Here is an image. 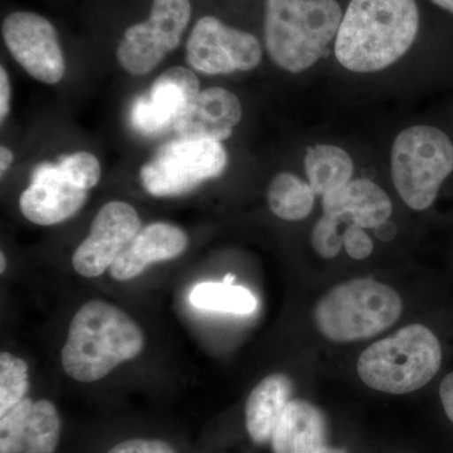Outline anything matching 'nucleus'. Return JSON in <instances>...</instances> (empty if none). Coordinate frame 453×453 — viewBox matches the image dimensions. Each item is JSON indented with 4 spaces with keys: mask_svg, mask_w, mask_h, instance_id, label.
I'll use <instances>...</instances> for the list:
<instances>
[{
    "mask_svg": "<svg viewBox=\"0 0 453 453\" xmlns=\"http://www.w3.org/2000/svg\"><path fill=\"white\" fill-rule=\"evenodd\" d=\"M418 27L414 0H351L336 35V59L351 73L384 70L411 49Z\"/></svg>",
    "mask_w": 453,
    "mask_h": 453,
    "instance_id": "1",
    "label": "nucleus"
},
{
    "mask_svg": "<svg viewBox=\"0 0 453 453\" xmlns=\"http://www.w3.org/2000/svg\"><path fill=\"white\" fill-rule=\"evenodd\" d=\"M144 342L142 330L127 312L104 301H88L71 321L62 366L73 380L91 383L138 357Z\"/></svg>",
    "mask_w": 453,
    "mask_h": 453,
    "instance_id": "2",
    "label": "nucleus"
},
{
    "mask_svg": "<svg viewBox=\"0 0 453 453\" xmlns=\"http://www.w3.org/2000/svg\"><path fill=\"white\" fill-rule=\"evenodd\" d=\"M342 17L336 0H266L268 55L288 73L309 70L338 35Z\"/></svg>",
    "mask_w": 453,
    "mask_h": 453,
    "instance_id": "3",
    "label": "nucleus"
},
{
    "mask_svg": "<svg viewBox=\"0 0 453 453\" xmlns=\"http://www.w3.org/2000/svg\"><path fill=\"white\" fill-rule=\"evenodd\" d=\"M441 362L437 336L425 325L413 324L366 348L357 360V374L369 388L407 395L434 380Z\"/></svg>",
    "mask_w": 453,
    "mask_h": 453,
    "instance_id": "4",
    "label": "nucleus"
},
{
    "mask_svg": "<svg viewBox=\"0 0 453 453\" xmlns=\"http://www.w3.org/2000/svg\"><path fill=\"white\" fill-rule=\"evenodd\" d=\"M401 296L395 288L372 279L340 283L315 306L319 332L334 342H351L383 333L401 318Z\"/></svg>",
    "mask_w": 453,
    "mask_h": 453,
    "instance_id": "5",
    "label": "nucleus"
},
{
    "mask_svg": "<svg viewBox=\"0 0 453 453\" xmlns=\"http://www.w3.org/2000/svg\"><path fill=\"white\" fill-rule=\"evenodd\" d=\"M453 172V144L434 127H408L392 148V178L408 207L425 211L436 201L438 190Z\"/></svg>",
    "mask_w": 453,
    "mask_h": 453,
    "instance_id": "6",
    "label": "nucleus"
},
{
    "mask_svg": "<svg viewBox=\"0 0 453 453\" xmlns=\"http://www.w3.org/2000/svg\"><path fill=\"white\" fill-rule=\"evenodd\" d=\"M226 164L228 157L219 142L179 139L162 146L142 166L140 180L149 195L181 196L219 177Z\"/></svg>",
    "mask_w": 453,
    "mask_h": 453,
    "instance_id": "7",
    "label": "nucleus"
},
{
    "mask_svg": "<svg viewBox=\"0 0 453 453\" xmlns=\"http://www.w3.org/2000/svg\"><path fill=\"white\" fill-rule=\"evenodd\" d=\"M190 16V0H153L149 19L125 32L116 52L119 64L133 76L151 73L177 49Z\"/></svg>",
    "mask_w": 453,
    "mask_h": 453,
    "instance_id": "8",
    "label": "nucleus"
},
{
    "mask_svg": "<svg viewBox=\"0 0 453 453\" xmlns=\"http://www.w3.org/2000/svg\"><path fill=\"white\" fill-rule=\"evenodd\" d=\"M187 59L199 73H234L261 64L262 49L251 33L240 31L216 17H203L187 42Z\"/></svg>",
    "mask_w": 453,
    "mask_h": 453,
    "instance_id": "9",
    "label": "nucleus"
},
{
    "mask_svg": "<svg viewBox=\"0 0 453 453\" xmlns=\"http://www.w3.org/2000/svg\"><path fill=\"white\" fill-rule=\"evenodd\" d=\"M2 35L11 55L33 79L47 85L64 79V53L49 19L32 12H16L3 20Z\"/></svg>",
    "mask_w": 453,
    "mask_h": 453,
    "instance_id": "10",
    "label": "nucleus"
},
{
    "mask_svg": "<svg viewBox=\"0 0 453 453\" xmlns=\"http://www.w3.org/2000/svg\"><path fill=\"white\" fill-rule=\"evenodd\" d=\"M140 229L142 220L135 208L125 202L107 203L95 217L88 237L73 253L74 271L88 279L103 275Z\"/></svg>",
    "mask_w": 453,
    "mask_h": 453,
    "instance_id": "11",
    "label": "nucleus"
},
{
    "mask_svg": "<svg viewBox=\"0 0 453 453\" xmlns=\"http://www.w3.org/2000/svg\"><path fill=\"white\" fill-rule=\"evenodd\" d=\"M199 94V81L192 71L170 67L155 80L148 94L135 101L131 122L142 135H162L170 127L174 129Z\"/></svg>",
    "mask_w": 453,
    "mask_h": 453,
    "instance_id": "12",
    "label": "nucleus"
},
{
    "mask_svg": "<svg viewBox=\"0 0 453 453\" xmlns=\"http://www.w3.org/2000/svg\"><path fill=\"white\" fill-rule=\"evenodd\" d=\"M61 419L46 399L25 398L0 416V453H56Z\"/></svg>",
    "mask_w": 453,
    "mask_h": 453,
    "instance_id": "13",
    "label": "nucleus"
},
{
    "mask_svg": "<svg viewBox=\"0 0 453 453\" xmlns=\"http://www.w3.org/2000/svg\"><path fill=\"white\" fill-rule=\"evenodd\" d=\"M88 190L62 177L57 165L41 164L33 173L31 186L19 199L23 216L38 226H53L71 219L85 204Z\"/></svg>",
    "mask_w": 453,
    "mask_h": 453,
    "instance_id": "14",
    "label": "nucleus"
},
{
    "mask_svg": "<svg viewBox=\"0 0 453 453\" xmlns=\"http://www.w3.org/2000/svg\"><path fill=\"white\" fill-rule=\"evenodd\" d=\"M242 119V105L234 92L222 88L204 89L175 124L180 139L222 142Z\"/></svg>",
    "mask_w": 453,
    "mask_h": 453,
    "instance_id": "15",
    "label": "nucleus"
},
{
    "mask_svg": "<svg viewBox=\"0 0 453 453\" xmlns=\"http://www.w3.org/2000/svg\"><path fill=\"white\" fill-rule=\"evenodd\" d=\"M187 247L188 235L183 229L169 223H151L125 247L110 267V275L118 281H127L142 275L155 262L179 257Z\"/></svg>",
    "mask_w": 453,
    "mask_h": 453,
    "instance_id": "16",
    "label": "nucleus"
},
{
    "mask_svg": "<svg viewBox=\"0 0 453 453\" xmlns=\"http://www.w3.org/2000/svg\"><path fill=\"white\" fill-rule=\"evenodd\" d=\"M323 210L342 226L356 223L362 228H377L389 219L393 207L380 187L368 179H357L325 195Z\"/></svg>",
    "mask_w": 453,
    "mask_h": 453,
    "instance_id": "17",
    "label": "nucleus"
},
{
    "mask_svg": "<svg viewBox=\"0 0 453 453\" xmlns=\"http://www.w3.org/2000/svg\"><path fill=\"white\" fill-rule=\"evenodd\" d=\"M273 453H319L327 445L324 413L305 399H291L270 441Z\"/></svg>",
    "mask_w": 453,
    "mask_h": 453,
    "instance_id": "18",
    "label": "nucleus"
},
{
    "mask_svg": "<svg viewBox=\"0 0 453 453\" xmlns=\"http://www.w3.org/2000/svg\"><path fill=\"white\" fill-rule=\"evenodd\" d=\"M292 383L285 374L268 375L259 381L247 399L246 429L252 442L266 445L273 438L280 417L291 401Z\"/></svg>",
    "mask_w": 453,
    "mask_h": 453,
    "instance_id": "19",
    "label": "nucleus"
},
{
    "mask_svg": "<svg viewBox=\"0 0 453 453\" xmlns=\"http://www.w3.org/2000/svg\"><path fill=\"white\" fill-rule=\"evenodd\" d=\"M305 172L315 195L324 196L350 183L354 163L344 149L315 145L306 151Z\"/></svg>",
    "mask_w": 453,
    "mask_h": 453,
    "instance_id": "20",
    "label": "nucleus"
},
{
    "mask_svg": "<svg viewBox=\"0 0 453 453\" xmlns=\"http://www.w3.org/2000/svg\"><path fill=\"white\" fill-rule=\"evenodd\" d=\"M315 192L310 184L290 173H280L271 181L267 203L275 216L283 220H301L311 213Z\"/></svg>",
    "mask_w": 453,
    "mask_h": 453,
    "instance_id": "21",
    "label": "nucleus"
},
{
    "mask_svg": "<svg viewBox=\"0 0 453 453\" xmlns=\"http://www.w3.org/2000/svg\"><path fill=\"white\" fill-rule=\"evenodd\" d=\"M196 308L228 314H252L257 309V299L242 286L226 282H203L196 285L189 295Z\"/></svg>",
    "mask_w": 453,
    "mask_h": 453,
    "instance_id": "22",
    "label": "nucleus"
},
{
    "mask_svg": "<svg viewBox=\"0 0 453 453\" xmlns=\"http://www.w3.org/2000/svg\"><path fill=\"white\" fill-rule=\"evenodd\" d=\"M28 392V366L25 360L2 353L0 356V416L22 402Z\"/></svg>",
    "mask_w": 453,
    "mask_h": 453,
    "instance_id": "23",
    "label": "nucleus"
},
{
    "mask_svg": "<svg viewBox=\"0 0 453 453\" xmlns=\"http://www.w3.org/2000/svg\"><path fill=\"white\" fill-rule=\"evenodd\" d=\"M62 177L83 190L97 186L101 178V165L97 157L88 151H79L65 157L57 164Z\"/></svg>",
    "mask_w": 453,
    "mask_h": 453,
    "instance_id": "24",
    "label": "nucleus"
},
{
    "mask_svg": "<svg viewBox=\"0 0 453 453\" xmlns=\"http://www.w3.org/2000/svg\"><path fill=\"white\" fill-rule=\"evenodd\" d=\"M340 223L329 214H323L316 222L311 232V244L315 252L324 258H333L340 252L342 244V234Z\"/></svg>",
    "mask_w": 453,
    "mask_h": 453,
    "instance_id": "25",
    "label": "nucleus"
},
{
    "mask_svg": "<svg viewBox=\"0 0 453 453\" xmlns=\"http://www.w3.org/2000/svg\"><path fill=\"white\" fill-rule=\"evenodd\" d=\"M342 243H344L345 251L354 259L369 257L374 247L371 237L365 234V228L356 223H350L342 232Z\"/></svg>",
    "mask_w": 453,
    "mask_h": 453,
    "instance_id": "26",
    "label": "nucleus"
},
{
    "mask_svg": "<svg viewBox=\"0 0 453 453\" xmlns=\"http://www.w3.org/2000/svg\"><path fill=\"white\" fill-rule=\"evenodd\" d=\"M106 453H175V451L164 441L134 438V440L118 443Z\"/></svg>",
    "mask_w": 453,
    "mask_h": 453,
    "instance_id": "27",
    "label": "nucleus"
},
{
    "mask_svg": "<svg viewBox=\"0 0 453 453\" xmlns=\"http://www.w3.org/2000/svg\"><path fill=\"white\" fill-rule=\"evenodd\" d=\"M11 81L4 67H0V120L4 122L11 109Z\"/></svg>",
    "mask_w": 453,
    "mask_h": 453,
    "instance_id": "28",
    "label": "nucleus"
},
{
    "mask_svg": "<svg viewBox=\"0 0 453 453\" xmlns=\"http://www.w3.org/2000/svg\"><path fill=\"white\" fill-rule=\"evenodd\" d=\"M440 398L446 416L453 423V372L443 378L440 386Z\"/></svg>",
    "mask_w": 453,
    "mask_h": 453,
    "instance_id": "29",
    "label": "nucleus"
},
{
    "mask_svg": "<svg viewBox=\"0 0 453 453\" xmlns=\"http://www.w3.org/2000/svg\"><path fill=\"white\" fill-rule=\"evenodd\" d=\"M375 229V235L380 238L383 242H388V241H392L393 238L395 237L396 234V226L395 223L390 222V220H386V222L381 223L380 226H378Z\"/></svg>",
    "mask_w": 453,
    "mask_h": 453,
    "instance_id": "30",
    "label": "nucleus"
},
{
    "mask_svg": "<svg viewBox=\"0 0 453 453\" xmlns=\"http://www.w3.org/2000/svg\"><path fill=\"white\" fill-rule=\"evenodd\" d=\"M14 155L12 153L11 149L7 146H2L0 148V174H5V172L9 169V166L13 163Z\"/></svg>",
    "mask_w": 453,
    "mask_h": 453,
    "instance_id": "31",
    "label": "nucleus"
},
{
    "mask_svg": "<svg viewBox=\"0 0 453 453\" xmlns=\"http://www.w3.org/2000/svg\"><path fill=\"white\" fill-rule=\"evenodd\" d=\"M431 2L453 14V0H431Z\"/></svg>",
    "mask_w": 453,
    "mask_h": 453,
    "instance_id": "32",
    "label": "nucleus"
},
{
    "mask_svg": "<svg viewBox=\"0 0 453 453\" xmlns=\"http://www.w3.org/2000/svg\"><path fill=\"white\" fill-rule=\"evenodd\" d=\"M319 453H349L348 451H345V449H338V447H330L326 446L324 449H321Z\"/></svg>",
    "mask_w": 453,
    "mask_h": 453,
    "instance_id": "33",
    "label": "nucleus"
},
{
    "mask_svg": "<svg viewBox=\"0 0 453 453\" xmlns=\"http://www.w3.org/2000/svg\"><path fill=\"white\" fill-rule=\"evenodd\" d=\"M234 280L235 277L228 273V275L225 276V279H223V282L228 283V285H234Z\"/></svg>",
    "mask_w": 453,
    "mask_h": 453,
    "instance_id": "34",
    "label": "nucleus"
},
{
    "mask_svg": "<svg viewBox=\"0 0 453 453\" xmlns=\"http://www.w3.org/2000/svg\"><path fill=\"white\" fill-rule=\"evenodd\" d=\"M0 265H2V268H0V271H2V273L5 271V265H7V259L4 257V253H2L0 255Z\"/></svg>",
    "mask_w": 453,
    "mask_h": 453,
    "instance_id": "35",
    "label": "nucleus"
}]
</instances>
